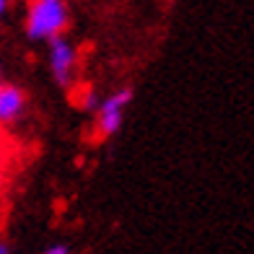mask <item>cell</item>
Wrapping results in <instances>:
<instances>
[{
  "label": "cell",
  "instance_id": "1",
  "mask_svg": "<svg viewBox=\"0 0 254 254\" xmlns=\"http://www.w3.org/2000/svg\"><path fill=\"white\" fill-rule=\"evenodd\" d=\"M67 24V10L57 0H39L31 3L29 18H26V31L31 39H57Z\"/></svg>",
  "mask_w": 254,
  "mask_h": 254
},
{
  "label": "cell",
  "instance_id": "2",
  "mask_svg": "<svg viewBox=\"0 0 254 254\" xmlns=\"http://www.w3.org/2000/svg\"><path fill=\"white\" fill-rule=\"evenodd\" d=\"M132 101V91L130 88H122L117 91L114 96H109L107 101L99 107V122H96V130L101 137H109L120 130L122 125V107Z\"/></svg>",
  "mask_w": 254,
  "mask_h": 254
},
{
  "label": "cell",
  "instance_id": "3",
  "mask_svg": "<svg viewBox=\"0 0 254 254\" xmlns=\"http://www.w3.org/2000/svg\"><path fill=\"white\" fill-rule=\"evenodd\" d=\"M50 44H52L50 63H52L55 78H57V83H60V86H67V83H70V73H73V63H75V52H73V47L63 37L52 39Z\"/></svg>",
  "mask_w": 254,
  "mask_h": 254
},
{
  "label": "cell",
  "instance_id": "4",
  "mask_svg": "<svg viewBox=\"0 0 254 254\" xmlns=\"http://www.w3.org/2000/svg\"><path fill=\"white\" fill-rule=\"evenodd\" d=\"M24 91L10 86V83H0V122H10L16 120L21 109H24Z\"/></svg>",
  "mask_w": 254,
  "mask_h": 254
},
{
  "label": "cell",
  "instance_id": "5",
  "mask_svg": "<svg viewBox=\"0 0 254 254\" xmlns=\"http://www.w3.org/2000/svg\"><path fill=\"white\" fill-rule=\"evenodd\" d=\"M44 254H67V249L65 247H52V249H47Z\"/></svg>",
  "mask_w": 254,
  "mask_h": 254
},
{
  "label": "cell",
  "instance_id": "6",
  "mask_svg": "<svg viewBox=\"0 0 254 254\" xmlns=\"http://www.w3.org/2000/svg\"><path fill=\"white\" fill-rule=\"evenodd\" d=\"M3 169H5V151H3V145H0V177H3Z\"/></svg>",
  "mask_w": 254,
  "mask_h": 254
},
{
  "label": "cell",
  "instance_id": "7",
  "mask_svg": "<svg viewBox=\"0 0 254 254\" xmlns=\"http://www.w3.org/2000/svg\"><path fill=\"white\" fill-rule=\"evenodd\" d=\"M0 254H10V249H8V244H0Z\"/></svg>",
  "mask_w": 254,
  "mask_h": 254
},
{
  "label": "cell",
  "instance_id": "8",
  "mask_svg": "<svg viewBox=\"0 0 254 254\" xmlns=\"http://www.w3.org/2000/svg\"><path fill=\"white\" fill-rule=\"evenodd\" d=\"M3 10H5V3H3V0H0V16H3Z\"/></svg>",
  "mask_w": 254,
  "mask_h": 254
}]
</instances>
